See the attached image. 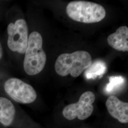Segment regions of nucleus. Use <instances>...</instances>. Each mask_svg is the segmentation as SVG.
<instances>
[{
    "label": "nucleus",
    "mask_w": 128,
    "mask_h": 128,
    "mask_svg": "<svg viewBox=\"0 0 128 128\" xmlns=\"http://www.w3.org/2000/svg\"><path fill=\"white\" fill-rule=\"evenodd\" d=\"M6 28L3 45L10 64L12 68L21 56H24L28 46L29 31L27 22L21 17L15 6H10L5 16Z\"/></svg>",
    "instance_id": "f257e3e1"
},
{
    "label": "nucleus",
    "mask_w": 128,
    "mask_h": 128,
    "mask_svg": "<svg viewBox=\"0 0 128 128\" xmlns=\"http://www.w3.org/2000/svg\"><path fill=\"white\" fill-rule=\"evenodd\" d=\"M43 44V38L40 32L34 30L29 34L22 62L23 70L28 76H36L40 73L45 66L46 55Z\"/></svg>",
    "instance_id": "f03ea898"
},
{
    "label": "nucleus",
    "mask_w": 128,
    "mask_h": 128,
    "mask_svg": "<svg viewBox=\"0 0 128 128\" xmlns=\"http://www.w3.org/2000/svg\"><path fill=\"white\" fill-rule=\"evenodd\" d=\"M92 63L91 56L87 51H77L72 53H64L56 59L55 71L62 76L70 74L72 77L77 78Z\"/></svg>",
    "instance_id": "7ed1b4c3"
},
{
    "label": "nucleus",
    "mask_w": 128,
    "mask_h": 128,
    "mask_svg": "<svg viewBox=\"0 0 128 128\" xmlns=\"http://www.w3.org/2000/svg\"><path fill=\"white\" fill-rule=\"evenodd\" d=\"M66 12L70 18L84 23L100 22L104 18L106 14L105 9L101 5L84 0L70 2Z\"/></svg>",
    "instance_id": "20e7f679"
},
{
    "label": "nucleus",
    "mask_w": 128,
    "mask_h": 128,
    "mask_svg": "<svg viewBox=\"0 0 128 128\" xmlns=\"http://www.w3.org/2000/svg\"><path fill=\"white\" fill-rule=\"evenodd\" d=\"M3 88L5 92L11 99L20 104H32L37 99V92L34 88L18 78H6Z\"/></svg>",
    "instance_id": "39448f33"
},
{
    "label": "nucleus",
    "mask_w": 128,
    "mask_h": 128,
    "mask_svg": "<svg viewBox=\"0 0 128 128\" xmlns=\"http://www.w3.org/2000/svg\"><path fill=\"white\" fill-rule=\"evenodd\" d=\"M95 100L96 96L92 92H86L81 96L78 102L70 104L64 108L63 115L68 120H73L76 117L80 120H84L92 113V104Z\"/></svg>",
    "instance_id": "423d86ee"
},
{
    "label": "nucleus",
    "mask_w": 128,
    "mask_h": 128,
    "mask_svg": "<svg viewBox=\"0 0 128 128\" xmlns=\"http://www.w3.org/2000/svg\"><path fill=\"white\" fill-rule=\"evenodd\" d=\"M110 114L122 124L128 122V103L120 101L117 97L110 96L106 102Z\"/></svg>",
    "instance_id": "0eeeda50"
},
{
    "label": "nucleus",
    "mask_w": 128,
    "mask_h": 128,
    "mask_svg": "<svg viewBox=\"0 0 128 128\" xmlns=\"http://www.w3.org/2000/svg\"><path fill=\"white\" fill-rule=\"evenodd\" d=\"M107 42L111 47L120 51H128V28L123 26L119 28L115 32L107 38Z\"/></svg>",
    "instance_id": "6e6552de"
},
{
    "label": "nucleus",
    "mask_w": 128,
    "mask_h": 128,
    "mask_svg": "<svg viewBox=\"0 0 128 128\" xmlns=\"http://www.w3.org/2000/svg\"><path fill=\"white\" fill-rule=\"evenodd\" d=\"M16 114L15 106L7 98L0 96V123L9 126L14 122Z\"/></svg>",
    "instance_id": "1a4fd4ad"
},
{
    "label": "nucleus",
    "mask_w": 128,
    "mask_h": 128,
    "mask_svg": "<svg viewBox=\"0 0 128 128\" xmlns=\"http://www.w3.org/2000/svg\"><path fill=\"white\" fill-rule=\"evenodd\" d=\"M107 69L105 63L102 60H97L92 63L91 66L86 69L84 75L88 79H95L98 76H102Z\"/></svg>",
    "instance_id": "9d476101"
},
{
    "label": "nucleus",
    "mask_w": 128,
    "mask_h": 128,
    "mask_svg": "<svg viewBox=\"0 0 128 128\" xmlns=\"http://www.w3.org/2000/svg\"><path fill=\"white\" fill-rule=\"evenodd\" d=\"M125 79L122 76H112L109 78L105 91L108 93L114 92L122 90L125 84Z\"/></svg>",
    "instance_id": "9b49d317"
},
{
    "label": "nucleus",
    "mask_w": 128,
    "mask_h": 128,
    "mask_svg": "<svg viewBox=\"0 0 128 128\" xmlns=\"http://www.w3.org/2000/svg\"><path fill=\"white\" fill-rule=\"evenodd\" d=\"M12 68L8 61L2 38H0V70L9 71Z\"/></svg>",
    "instance_id": "f8f14e48"
},
{
    "label": "nucleus",
    "mask_w": 128,
    "mask_h": 128,
    "mask_svg": "<svg viewBox=\"0 0 128 128\" xmlns=\"http://www.w3.org/2000/svg\"><path fill=\"white\" fill-rule=\"evenodd\" d=\"M10 0H0V23L4 20L6 13L10 6Z\"/></svg>",
    "instance_id": "ddd939ff"
}]
</instances>
